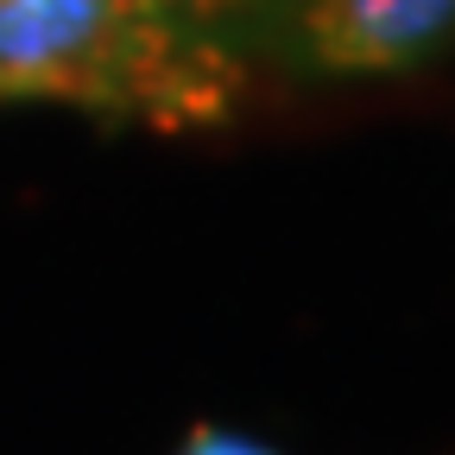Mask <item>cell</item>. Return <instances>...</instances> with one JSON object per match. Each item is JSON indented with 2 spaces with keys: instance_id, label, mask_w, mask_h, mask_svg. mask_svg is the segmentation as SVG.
<instances>
[{
  "instance_id": "obj_4",
  "label": "cell",
  "mask_w": 455,
  "mask_h": 455,
  "mask_svg": "<svg viewBox=\"0 0 455 455\" xmlns=\"http://www.w3.org/2000/svg\"><path fill=\"white\" fill-rule=\"evenodd\" d=\"M178 455H272L266 443H253V436H235V430H221V424H196L190 436H184V449Z\"/></svg>"
},
{
  "instance_id": "obj_1",
  "label": "cell",
  "mask_w": 455,
  "mask_h": 455,
  "mask_svg": "<svg viewBox=\"0 0 455 455\" xmlns=\"http://www.w3.org/2000/svg\"><path fill=\"white\" fill-rule=\"evenodd\" d=\"M247 95L241 44L158 0H0V101H64L101 127L203 133Z\"/></svg>"
},
{
  "instance_id": "obj_2",
  "label": "cell",
  "mask_w": 455,
  "mask_h": 455,
  "mask_svg": "<svg viewBox=\"0 0 455 455\" xmlns=\"http://www.w3.org/2000/svg\"><path fill=\"white\" fill-rule=\"evenodd\" d=\"M266 26L310 76H405L455 44V0H278Z\"/></svg>"
},
{
  "instance_id": "obj_3",
  "label": "cell",
  "mask_w": 455,
  "mask_h": 455,
  "mask_svg": "<svg viewBox=\"0 0 455 455\" xmlns=\"http://www.w3.org/2000/svg\"><path fill=\"white\" fill-rule=\"evenodd\" d=\"M164 13H178L184 26L209 32V38H228V44H241L247 32H259L272 20L278 0H158Z\"/></svg>"
}]
</instances>
